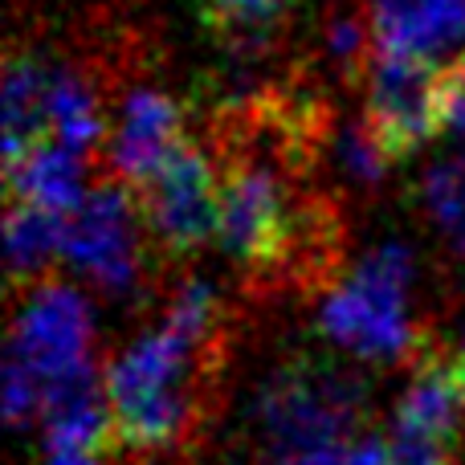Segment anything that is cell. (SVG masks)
Listing matches in <instances>:
<instances>
[{"label": "cell", "mask_w": 465, "mask_h": 465, "mask_svg": "<svg viewBox=\"0 0 465 465\" xmlns=\"http://www.w3.org/2000/svg\"><path fill=\"white\" fill-rule=\"evenodd\" d=\"M221 302L213 286L188 282L168 319L111 363L103 388L111 401L114 441L127 450H163L193 425L201 351L217 339Z\"/></svg>", "instance_id": "1"}, {"label": "cell", "mask_w": 465, "mask_h": 465, "mask_svg": "<svg viewBox=\"0 0 465 465\" xmlns=\"http://www.w3.org/2000/svg\"><path fill=\"white\" fill-rule=\"evenodd\" d=\"M360 384L327 360L298 355L265 380L257 401L265 465H343L360 441Z\"/></svg>", "instance_id": "2"}, {"label": "cell", "mask_w": 465, "mask_h": 465, "mask_svg": "<svg viewBox=\"0 0 465 465\" xmlns=\"http://www.w3.org/2000/svg\"><path fill=\"white\" fill-rule=\"evenodd\" d=\"M221 249L245 270H278L294 262L298 249H327V225L302 229V213L294 209L286 180L278 176L270 155L249 152L225 168L221 176Z\"/></svg>", "instance_id": "3"}, {"label": "cell", "mask_w": 465, "mask_h": 465, "mask_svg": "<svg viewBox=\"0 0 465 465\" xmlns=\"http://www.w3.org/2000/svg\"><path fill=\"white\" fill-rule=\"evenodd\" d=\"M412 253L401 241L371 249L360 270L322 302V331L363 360H401L412 351L409 327Z\"/></svg>", "instance_id": "4"}, {"label": "cell", "mask_w": 465, "mask_h": 465, "mask_svg": "<svg viewBox=\"0 0 465 465\" xmlns=\"http://www.w3.org/2000/svg\"><path fill=\"white\" fill-rule=\"evenodd\" d=\"M90 335H94V327H90V311L78 298V290L62 286V282H45L25 298L13 322L8 368L25 371L49 404V396L94 368L90 363Z\"/></svg>", "instance_id": "5"}, {"label": "cell", "mask_w": 465, "mask_h": 465, "mask_svg": "<svg viewBox=\"0 0 465 465\" xmlns=\"http://www.w3.org/2000/svg\"><path fill=\"white\" fill-rule=\"evenodd\" d=\"M135 196L152 237L172 257L196 253L221 229V180L193 143L180 147Z\"/></svg>", "instance_id": "6"}, {"label": "cell", "mask_w": 465, "mask_h": 465, "mask_svg": "<svg viewBox=\"0 0 465 465\" xmlns=\"http://www.w3.org/2000/svg\"><path fill=\"white\" fill-rule=\"evenodd\" d=\"M368 127L392 160L417 152L441 127V86L429 62L376 49L368 62Z\"/></svg>", "instance_id": "7"}, {"label": "cell", "mask_w": 465, "mask_h": 465, "mask_svg": "<svg viewBox=\"0 0 465 465\" xmlns=\"http://www.w3.org/2000/svg\"><path fill=\"white\" fill-rule=\"evenodd\" d=\"M65 262L94 286L123 294L139 278V213L127 184H98L65 225Z\"/></svg>", "instance_id": "8"}, {"label": "cell", "mask_w": 465, "mask_h": 465, "mask_svg": "<svg viewBox=\"0 0 465 465\" xmlns=\"http://www.w3.org/2000/svg\"><path fill=\"white\" fill-rule=\"evenodd\" d=\"M184 114L160 90H135L123 103L119 114V131L111 143V160L114 172L127 188H143L172 155L184 147Z\"/></svg>", "instance_id": "9"}, {"label": "cell", "mask_w": 465, "mask_h": 465, "mask_svg": "<svg viewBox=\"0 0 465 465\" xmlns=\"http://www.w3.org/2000/svg\"><path fill=\"white\" fill-rule=\"evenodd\" d=\"M371 33L388 54L429 62L465 41V0H371Z\"/></svg>", "instance_id": "10"}, {"label": "cell", "mask_w": 465, "mask_h": 465, "mask_svg": "<svg viewBox=\"0 0 465 465\" xmlns=\"http://www.w3.org/2000/svg\"><path fill=\"white\" fill-rule=\"evenodd\" d=\"M461 412H465V392H461L458 363L425 360V363H417L412 384L404 388L401 404H396L392 433L450 445L461 425Z\"/></svg>", "instance_id": "11"}, {"label": "cell", "mask_w": 465, "mask_h": 465, "mask_svg": "<svg viewBox=\"0 0 465 465\" xmlns=\"http://www.w3.org/2000/svg\"><path fill=\"white\" fill-rule=\"evenodd\" d=\"M8 201L13 204H37L57 217H74L82 193V155L62 143H37L33 152L8 160Z\"/></svg>", "instance_id": "12"}, {"label": "cell", "mask_w": 465, "mask_h": 465, "mask_svg": "<svg viewBox=\"0 0 465 465\" xmlns=\"http://www.w3.org/2000/svg\"><path fill=\"white\" fill-rule=\"evenodd\" d=\"M49 82L54 70L33 54H8L5 74V160L49 143Z\"/></svg>", "instance_id": "13"}, {"label": "cell", "mask_w": 465, "mask_h": 465, "mask_svg": "<svg viewBox=\"0 0 465 465\" xmlns=\"http://www.w3.org/2000/svg\"><path fill=\"white\" fill-rule=\"evenodd\" d=\"M201 25L229 54H257L286 29L294 0H201Z\"/></svg>", "instance_id": "14"}, {"label": "cell", "mask_w": 465, "mask_h": 465, "mask_svg": "<svg viewBox=\"0 0 465 465\" xmlns=\"http://www.w3.org/2000/svg\"><path fill=\"white\" fill-rule=\"evenodd\" d=\"M49 139L78 155L103 139V114H98L94 94L86 90V82L65 70H54V82H49Z\"/></svg>", "instance_id": "15"}, {"label": "cell", "mask_w": 465, "mask_h": 465, "mask_svg": "<svg viewBox=\"0 0 465 465\" xmlns=\"http://www.w3.org/2000/svg\"><path fill=\"white\" fill-rule=\"evenodd\" d=\"M65 225L70 217H57L37 204H13L8 209V270L13 278H33L49 257L62 253Z\"/></svg>", "instance_id": "16"}, {"label": "cell", "mask_w": 465, "mask_h": 465, "mask_svg": "<svg viewBox=\"0 0 465 465\" xmlns=\"http://www.w3.org/2000/svg\"><path fill=\"white\" fill-rule=\"evenodd\" d=\"M425 204L437 217V225L465 245V160L437 163L425 180Z\"/></svg>", "instance_id": "17"}, {"label": "cell", "mask_w": 465, "mask_h": 465, "mask_svg": "<svg viewBox=\"0 0 465 465\" xmlns=\"http://www.w3.org/2000/svg\"><path fill=\"white\" fill-rule=\"evenodd\" d=\"M335 155L355 184H376L392 163V155L384 152V143L376 139L371 127H343L335 139Z\"/></svg>", "instance_id": "18"}, {"label": "cell", "mask_w": 465, "mask_h": 465, "mask_svg": "<svg viewBox=\"0 0 465 465\" xmlns=\"http://www.w3.org/2000/svg\"><path fill=\"white\" fill-rule=\"evenodd\" d=\"M437 86H441V127L465 139V54L437 70Z\"/></svg>", "instance_id": "19"}, {"label": "cell", "mask_w": 465, "mask_h": 465, "mask_svg": "<svg viewBox=\"0 0 465 465\" xmlns=\"http://www.w3.org/2000/svg\"><path fill=\"white\" fill-rule=\"evenodd\" d=\"M327 54L335 57L339 65H347V70H355V65L363 62V29L360 21H351V16H339L335 25L327 29Z\"/></svg>", "instance_id": "20"}, {"label": "cell", "mask_w": 465, "mask_h": 465, "mask_svg": "<svg viewBox=\"0 0 465 465\" xmlns=\"http://www.w3.org/2000/svg\"><path fill=\"white\" fill-rule=\"evenodd\" d=\"M343 465H396V453L388 441H355Z\"/></svg>", "instance_id": "21"}, {"label": "cell", "mask_w": 465, "mask_h": 465, "mask_svg": "<svg viewBox=\"0 0 465 465\" xmlns=\"http://www.w3.org/2000/svg\"><path fill=\"white\" fill-rule=\"evenodd\" d=\"M49 465H98V458H86V453H70V458H54Z\"/></svg>", "instance_id": "22"}, {"label": "cell", "mask_w": 465, "mask_h": 465, "mask_svg": "<svg viewBox=\"0 0 465 465\" xmlns=\"http://www.w3.org/2000/svg\"><path fill=\"white\" fill-rule=\"evenodd\" d=\"M458 376H461V392H465V355L458 360Z\"/></svg>", "instance_id": "23"}]
</instances>
